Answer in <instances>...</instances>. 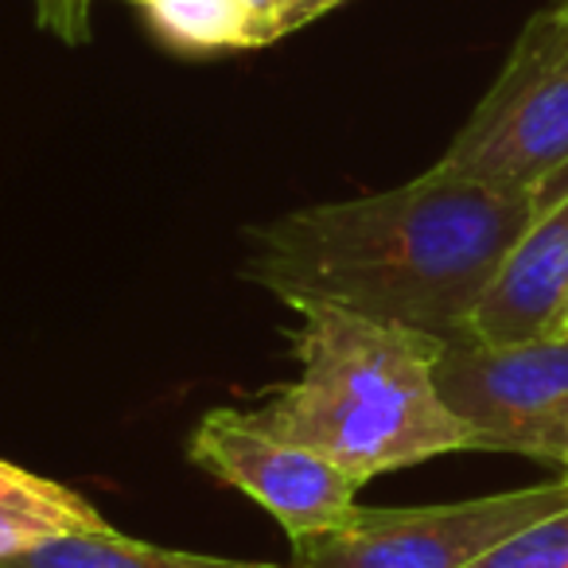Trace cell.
I'll return each mask as SVG.
<instances>
[{"mask_svg":"<svg viewBox=\"0 0 568 568\" xmlns=\"http://www.w3.org/2000/svg\"><path fill=\"white\" fill-rule=\"evenodd\" d=\"M534 214L529 191L428 168L402 187L253 226L242 273L296 312L339 308L456 343Z\"/></svg>","mask_w":568,"mask_h":568,"instance_id":"obj_1","label":"cell"},{"mask_svg":"<svg viewBox=\"0 0 568 568\" xmlns=\"http://www.w3.org/2000/svg\"><path fill=\"white\" fill-rule=\"evenodd\" d=\"M301 316L293 335L301 374L257 409H245L253 425L312 448L358 483L471 452V433L436 386L444 339L339 308Z\"/></svg>","mask_w":568,"mask_h":568,"instance_id":"obj_2","label":"cell"},{"mask_svg":"<svg viewBox=\"0 0 568 568\" xmlns=\"http://www.w3.org/2000/svg\"><path fill=\"white\" fill-rule=\"evenodd\" d=\"M436 172L498 191H537L568 168V20L529 17L495 87L479 98Z\"/></svg>","mask_w":568,"mask_h":568,"instance_id":"obj_3","label":"cell"},{"mask_svg":"<svg viewBox=\"0 0 568 568\" xmlns=\"http://www.w3.org/2000/svg\"><path fill=\"white\" fill-rule=\"evenodd\" d=\"M568 506L560 479L433 506H355L335 529L293 541L288 568H467Z\"/></svg>","mask_w":568,"mask_h":568,"instance_id":"obj_4","label":"cell"},{"mask_svg":"<svg viewBox=\"0 0 568 568\" xmlns=\"http://www.w3.org/2000/svg\"><path fill=\"white\" fill-rule=\"evenodd\" d=\"M436 386L467 425L471 448L568 467V335L444 343Z\"/></svg>","mask_w":568,"mask_h":568,"instance_id":"obj_5","label":"cell"},{"mask_svg":"<svg viewBox=\"0 0 568 568\" xmlns=\"http://www.w3.org/2000/svg\"><path fill=\"white\" fill-rule=\"evenodd\" d=\"M187 459L250 495L284 526L288 541L335 529L358 506L363 483L301 444L276 440L242 409H211L187 440Z\"/></svg>","mask_w":568,"mask_h":568,"instance_id":"obj_6","label":"cell"},{"mask_svg":"<svg viewBox=\"0 0 568 568\" xmlns=\"http://www.w3.org/2000/svg\"><path fill=\"white\" fill-rule=\"evenodd\" d=\"M568 296V168L537 191V214L506 253L467 327L479 343H526L552 332Z\"/></svg>","mask_w":568,"mask_h":568,"instance_id":"obj_7","label":"cell"},{"mask_svg":"<svg viewBox=\"0 0 568 568\" xmlns=\"http://www.w3.org/2000/svg\"><path fill=\"white\" fill-rule=\"evenodd\" d=\"M98 529H110V521L94 510L90 498L59 479L0 459V560Z\"/></svg>","mask_w":568,"mask_h":568,"instance_id":"obj_8","label":"cell"},{"mask_svg":"<svg viewBox=\"0 0 568 568\" xmlns=\"http://www.w3.org/2000/svg\"><path fill=\"white\" fill-rule=\"evenodd\" d=\"M0 568H288L265 565V560H226L206 557V552L164 549V545L136 541L118 529H98V534H74L48 541L20 557H4Z\"/></svg>","mask_w":568,"mask_h":568,"instance_id":"obj_9","label":"cell"},{"mask_svg":"<svg viewBox=\"0 0 568 568\" xmlns=\"http://www.w3.org/2000/svg\"><path fill=\"white\" fill-rule=\"evenodd\" d=\"M144 17L175 51H242L261 48L245 0H149Z\"/></svg>","mask_w":568,"mask_h":568,"instance_id":"obj_10","label":"cell"},{"mask_svg":"<svg viewBox=\"0 0 568 568\" xmlns=\"http://www.w3.org/2000/svg\"><path fill=\"white\" fill-rule=\"evenodd\" d=\"M467 568H568V506L526 526Z\"/></svg>","mask_w":568,"mask_h":568,"instance_id":"obj_11","label":"cell"},{"mask_svg":"<svg viewBox=\"0 0 568 568\" xmlns=\"http://www.w3.org/2000/svg\"><path fill=\"white\" fill-rule=\"evenodd\" d=\"M32 4L40 28H48L51 36L71 48L90 43V0H32Z\"/></svg>","mask_w":568,"mask_h":568,"instance_id":"obj_12","label":"cell"},{"mask_svg":"<svg viewBox=\"0 0 568 568\" xmlns=\"http://www.w3.org/2000/svg\"><path fill=\"white\" fill-rule=\"evenodd\" d=\"M281 4H284V17H288V24H293V32H296V28L312 24V20L339 9V4H347V0H281Z\"/></svg>","mask_w":568,"mask_h":568,"instance_id":"obj_13","label":"cell"},{"mask_svg":"<svg viewBox=\"0 0 568 568\" xmlns=\"http://www.w3.org/2000/svg\"><path fill=\"white\" fill-rule=\"evenodd\" d=\"M549 335H568V296H565V304H560L557 320H552V332Z\"/></svg>","mask_w":568,"mask_h":568,"instance_id":"obj_14","label":"cell"},{"mask_svg":"<svg viewBox=\"0 0 568 568\" xmlns=\"http://www.w3.org/2000/svg\"><path fill=\"white\" fill-rule=\"evenodd\" d=\"M557 9L565 12V20H568V0H557Z\"/></svg>","mask_w":568,"mask_h":568,"instance_id":"obj_15","label":"cell"},{"mask_svg":"<svg viewBox=\"0 0 568 568\" xmlns=\"http://www.w3.org/2000/svg\"><path fill=\"white\" fill-rule=\"evenodd\" d=\"M133 4H141V9H144V4H149V0H133Z\"/></svg>","mask_w":568,"mask_h":568,"instance_id":"obj_16","label":"cell"},{"mask_svg":"<svg viewBox=\"0 0 568 568\" xmlns=\"http://www.w3.org/2000/svg\"><path fill=\"white\" fill-rule=\"evenodd\" d=\"M565 471H568V467H565Z\"/></svg>","mask_w":568,"mask_h":568,"instance_id":"obj_17","label":"cell"}]
</instances>
